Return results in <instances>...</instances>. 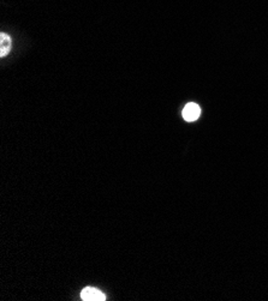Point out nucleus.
<instances>
[{"mask_svg": "<svg viewBox=\"0 0 268 301\" xmlns=\"http://www.w3.org/2000/svg\"><path fill=\"white\" fill-rule=\"evenodd\" d=\"M182 114H183L185 121H190V123H191V121H196L198 118H200L201 108L197 103L190 102V103H188L187 106L184 107Z\"/></svg>", "mask_w": 268, "mask_h": 301, "instance_id": "obj_1", "label": "nucleus"}, {"mask_svg": "<svg viewBox=\"0 0 268 301\" xmlns=\"http://www.w3.org/2000/svg\"><path fill=\"white\" fill-rule=\"evenodd\" d=\"M81 298L83 301H105L106 297L102 292L92 287H87L81 292Z\"/></svg>", "mask_w": 268, "mask_h": 301, "instance_id": "obj_2", "label": "nucleus"}, {"mask_svg": "<svg viewBox=\"0 0 268 301\" xmlns=\"http://www.w3.org/2000/svg\"><path fill=\"white\" fill-rule=\"evenodd\" d=\"M11 37L5 33H1L0 34V57L4 58L5 55H7L10 53L11 49Z\"/></svg>", "mask_w": 268, "mask_h": 301, "instance_id": "obj_3", "label": "nucleus"}]
</instances>
